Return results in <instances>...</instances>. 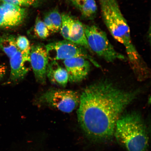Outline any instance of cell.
<instances>
[{
    "label": "cell",
    "instance_id": "obj_16",
    "mask_svg": "<svg viewBox=\"0 0 151 151\" xmlns=\"http://www.w3.org/2000/svg\"><path fill=\"white\" fill-rule=\"evenodd\" d=\"M16 44L19 51L22 53L30 55L31 47L28 39L25 36H19L16 38Z\"/></svg>",
    "mask_w": 151,
    "mask_h": 151
},
{
    "label": "cell",
    "instance_id": "obj_4",
    "mask_svg": "<svg viewBox=\"0 0 151 151\" xmlns=\"http://www.w3.org/2000/svg\"><path fill=\"white\" fill-rule=\"evenodd\" d=\"M83 25L90 50L109 62L117 60L127 59L125 56L115 50L104 32L96 25Z\"/></svg>",
    "mask_w": 151,
    "mask_h": 151
},
{
    "label": "cell",
    "instance_id": "obj_3",
    "mask_svg": "<svg viewBox=\"0 0 151 151\" xmlns=\"http://www.w3.org/2000/svg\"><path fill=\"white\" fill-rule=\"evenodd\" d=\"M114 135L127 151H148V132L139 113L133 112L120 116L116 122Z\"/></svg>",
    "mask_w": 151,
    "mask_h": 151
},
{
    "label": "cell",
    "instance_id": "obj_18",
    "mask_svg": "<svg viewBox=\"0 0 151 151\" xmlns=\"http://www.w3.org/2000/svg\"><path fill=\"white\" fill-rule=\"evenodd\" d=\"M3 3L20 7L35 6L42 2L43 0H1Z\"/></svg>",
    "mask_w": 151,
    "mask_h": 151
},
{
    "label": "cell",
    "instance_id": "obj_7",
    "mask_svg": "<svg viewBox=\"0 0 151 151\" xmlns=\"http://www.w3.org/2000/svg\"><path fill=\"white\" fill-rule=\"evenodd\" d=\"M31 69L38 82L44 84L46 82L49 58L46 48L41 44L33 45L30 53Z\"/></svg>",
    "mask_w": 151,
    "mask_h": 151
},
{
    "label": "cell",
    "instance_id": "obj_9",
    "mask_svg": "<svg viewBox=\"0 0 151 151\" xmlns=\"http://www.w3.org/2000/svg\"><path fill=\"white\" fill-rule=\"evenodd\" d=\"M90 61L86 58H74L63 60V63L71 83L81 82L86 78L90 70Z\"/></svg>",
    "mask_w": 151,
    "mask_h": 151
},
{
    "label": "cell",
    "instance_id": "obj_13",
    "mask_svg": "<svg viewBox=\"0 0 151 151\" xmlns=\"http://www.w3.org/2000/svg\"><path fill=\"white\" fill-rule=\"evenodd\" d=\"M0 49L9 58L12 57L18 51L16 37L8 34L0 35Z\"/></svg>",
    "mask_w": 151,
    "mask_h": 151
},
{
    "label": "cell",
    "instance_id": "obj_2",
    "mask_svg": "<svg viewBox=\"0 0 151 151\" xmlns=\"http://www.w3.org/2000/svg\"><path fill=\"white\" fill-rule=\"evenodd\" d=\"M99 1L104 23L114 38L125 47L132 70H141L146 63L132 42L129 25L117 0Z\"/></svg>",
    "mask_w": 151,
    "mask_h": 151
},
{
    "label": "cell",
    "instance_id": "obj_22",
    "mask_svg": "<svg viewBox=\"0 0 151 151\" xmlns=\"http://www.w3.org/2000/svg\"><path fill=\"white\" fill-rule=\"evenodd\" d=\"M87 1V0H78V1H77L76 7L78 8L83 3H84Z\"/></svg>",
    "mask_w": 151,
    "mask_h": 151
},
{
    "label": "cell",
    "instance_id": "obj_1",
    "mask_svg": "<svg viewBox=\"0 0 151 151\" xmlns=\"http://www.w3.org/2000/svg\"><path fill=\"white\" fill-rule=\"evenodd\" d=\"M139 92L122 89L107 80L87 87L80 95L77 112L83 131L94 141L111 138L121 114Z\"/></svg>",
    "mask_w": 151,
    "mask_h": 151
},
{
    "label": "cell",
    "instance_id": "obj_10",
    "mask_svg": "<svg viewBox=\"0 0 151 151\" xmlns=\"http://www.w3.org/2000/svg\"><path fill=\"white\" fill-rule=\"evenodd\" d=\"M10 58L11 72L8 82L17 83L23 79L31 69L30 55L18 51Z\"/></svg>",
    "mask_w": 151,
    "mask_h": 151
},
{
    "label": "cell",
    "instance_id": "obj_20",
    "mask_svg": "<svg viewBox=\"0 0 151 151\" xmlns=\"http://www.w3.org/2000/svg\"><path fill=\"white\" fill-rule=\"evenodd\" d=\"M43 22L49 31L51 32L52 33L55 32L53 26L52 22L48 14L45 16L44 21Z\"/></svg>",
    "mask_w": 151,
    "mask_h": 151
},
{
    "label": "cell",
    "instance_id": "obj_6",
    "mask_svg": "<svg viewBox=\"0 0 151 151\" xmlns=\"http://www.w3.org/2000/svg\"><path fill=\"white\" fill-rule=\"evenodd\" d=\"M49 59L57 61L70 58L81 57L88 60L97 68L101 66L87 52L86 49L67 40L56 41L45 46Z\"/></svg>",
    "mask_w": 151,
    "mask_h": 151
},
{
    "label": "cell",
    "instance_id": "obj_21",
    "mask_svg": "<svg viewBox=\"0 0 151 151\" xmlns=\"http://www.w3.org/2000/svg\"><path fill=\"white\" fill-rule=\"evenodd\" d=\"M6 72V67L4 65H0V81L5 76Z\"/></svg>",
    "mask_w": 151,
    "mask_h": 151
},
{
    "label": "cell",
    "instance_id": "obj_15",
    "mask_svg": "<svg viewBox=\"0 0 151 151\" xmlns=\"http://www.w3.org/2000/svg\"><path fill=\"white\" fill-rule=\"evenodd\" d=\"M61 16L62 22L60 31L62 37L65 40L68 41L74 19L67 14H62Z\"/></svg>",
    "mask_w": 151,
    "mask_h": 151
},
{
    "label": "cell",
    "instance_id": "obj_12",
    "mask_svg": "<svg viewBox=\"0 0 151 151\" xmlns=\"http://www.w3.org/2000/svg\"><path fill=\"white\" fill-rule=\"evenodd\" d=\"M68 41L90 50L85 34L83 24L78 20L73 19Z\"/></svg>",
    "mask_w": 151,
    "mask_h": 151
},
{
    "label": "cell",
    "instance_id": "obj_23",
    "mask_svg": "<svg viewBox=\"0 0 151 151\" xmlns=\"http://www.w3.org/2000/svg\"><path fill=\"white\" fill-rule=\"evenodd\" d=\"M70 1L72 2L73 4H74L76 6L77 1H78V0H70Z\"/></svg>",
    "mask_w": 151,
    "mask_h": 151
},
{
    "label": "cell",
    "instance_id": "obj_5",
    "mask_svg": "<svg viewBox=\"0 0 151 151\" xmlns=\"http://www.w3.org/2000/svg\"><path fill=\"white\" fill-rule=\"evenodd\" d=\"M80 99V94L74 91L52 89L43 93L38 101L62 112L70 113L78 106Z\"/></svg>",
    "mask_w": 151,
    "mask_h": 151
},
{
    "label": "cell",
    "instance_id": "obj_14",
    "mask_svg": "<svg viewBox=\"0 0 151 151\" xmlns=\"http://www.w3.org/2000/svg\"><path fill=\"white\" fill-rule=\"evenodd\" d=\"M78 8L81 11L82 16L87 19H92L97 14V5L94 0H87Z\"/></svg>",
    "mask_w": 151,
    "mask_h": 151
},
{
    "label": "cell",
    "instance_id": "obj_8",
    "mask_svg": "<svg viewBox=\"0 0 151 151\" xmlns=\"http://www.w3.org/2000/svg\"><path fill=\"white\" fill-rule=\"evenodd\" d=\"M26 15L22 7L3 3L0 5V28H9L19 25Z\"/></svg>",
    "mask_w": 151,
    "mask_h": 151
},
{
    "label": "cell",
    "instance_id": "obj_19",
    "mask_svg": "<svg viewBox=\"0 0 151 151\" xmlns=\"http://www.w3.org/2000/svg\"><path fill=\"white\" fill-rule=\"evenodd\" d=\"M48 15L53 26L55 32L60 31L61 29L62 22L61 15L55 9L51 11Z\"/></svg>",
    "mask_w": 151,
    "mask_h": 151
},
{
    "label": "cell",
    "instance_id": "obj_11",
    "mask_svg": "<svg viewBox=\"0 0 151 151\" xmlns=\"http://www.w3.org/2000/svg\"><path fill=\"white\" fill-rule=\"evenodd\" d=\"M46 76L52 83L58 86L65 87L69 82L67 70L57 61L49 63Z\"/></svg>",
    "mask_w": 151,
    "mask_h": 151
},
{
    "label": "cell",
    "instance_id": "obj_17",
    "mask_svg": "<svg viewBox=\"0 0 151 151\" xmlns=\"http://www.w3.org/2000/svg\"><path fill=\"white\" fill-rule=\"evenodd\" d=\"M35 32L37 36L42 39H45L50 35V31L42 21L40 18H37L36 22Z\"/></svg>",
    "mask_w": 151,
    "mask_h": 151
}]
</instances>
